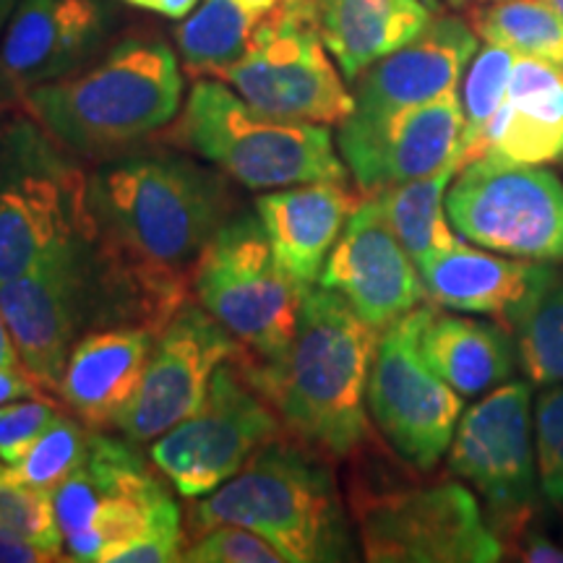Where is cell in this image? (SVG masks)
<instances>
[{"mask_svg": "<svg viewBox=\"0 0 563 563\" xmlns=\"http://www.w3.org/2000/svg\"><path fill=\"white\" fill-rule=\"evenodd\" d=\"M220 173L175 152H129L89 173L100 243L131 269L191 287L214 232L235 214Z\"/></svg>", "mask_w": 563, "mask_h": 563, "instance_id": "1", "label": "cell"}, {"mask_svg": "<svg viewBox=\"0 0 563 563\" xmlns=\"http://www.w3.org/2000/svg\"><path fill=\"white\" fill-rule=\"evenodd\" d=\"M378 334L340 292L313 285L302 295L292 342L277 361L235 355L287 433L329 460H355L371 441L365 402Z\"/></svg>", "mask_w": 563, "mask_h": 563, "instance_id": "2", "label": "cell"}, {"mask_svg": "<svg viewBox=\"0 0 563 563\" xmlns=\"http://www.w3.org/2000/svg\"><path fill=\"white\" fill-rule=\"evenodd\" d=\"M180 100L173 47L154 34H131L81 68L34 87L19 108L74 157H97L165 129Z\"/></svg>", "mask_w": 563, "mask_h": 563, "instance_id": "3", "label": "cell"}, {"mask_svg": "<svg viewBox=\"0 0 563 563\" xmlns=\"http://www.w3.org/2000/svg\"><path fill=\"white\" fill-rule=\"evenodd\" d=\"M217 525H241L264 534L287 563L352 561L355 540L329 456L282 433L214 493L194 498L186 538Z\"/></svg>", "mask_w": 563, "mask_h": 563, "instance_id": "4", "label": "cell"}, {"mask_svg": "<svg viewBox=\"0 0 563 563\" xmlns=\"http://www.w3.org/2000/svg\"><path fill=\"white\" fill-rule=\"evenodd\" d=\"M97 235L89 175L26 112L0 125V285Z\"/></svg>", "mask_w": 563, "mask_h": 563, "instance_id": "5", "label": "cell"}, {"mask_svg": "<svg viewBox=\"0 0 563 563\" xmlns=\"http://www.w3.org/2000/svg\"><path fill=\"white\" fill-rule=\"evenodd\" d=\"M183 141L253 191L316 180H347L329 125L262 115L220 81L201 79L188 95Z\"/></svg>", "mask_w": 563, "mask_h": 563, "instance_id": "6", "label": "cell"}, {"mask_svg": "<svg viewBox=\"0 0 563 563\" xmlns=\"http://www.w3.org/2000/svg\"><path fill=\"white\" fill-rule=\"evenodd\" d=\"M350 504L373 563H493L506 553L475 493L456 481L386 485L361 470Z\"/></svg>", "mask_w": 563, "mask_h": 563, "instance_id": "7", "label": "cell"}, {"mask_svg": "<svg viewBox=\"0 0 563 563\" xmlns=\"http://www.w3.org/2000/svg\"><path fill=\"white\" fill-rule=\"evenodd\" d=\"M191 292L253 363L277 361L287 350L306 295L279 269L258 211H235L214 232L194 269Z\"/></svg>", "mask_w": 563, "mask_h": 563, "instance_id": "8", "label": "cell"}, {"mask_svg": "<svg viewBox=\"0 0 563 563\" xmlns=\"http://www.w3.org/2000/svg\"><path fill=\"white\" fill-rule=\"evenodd\" d=\"M222 79L253 110L277 121L340 125L355 110V97L316 30L313 11L295 0H279L264 13L249 53Z\"/></svg>", "mask_w": 563, "mask_h": 563, "instance_id": "9", "label": "cell"}, {"mask_svg": "<svg viewBox=\"0 0 563 563\" xmlns=\"http://www.w3.org/2000/svg\"><path fill=\"white\" fill-rule=\"evenodd\" d=\"M287 433L277 410L232 352L207 397L178 426L152 441V464L186 498H203L235 477L258 449Z\"/></svg>", "mask_w": 563, "mask_h": 563, "instance_id": "10", "label": "cell"}, {"mask_svg": "<svg viewBox=\"0 0 563 563\" xmlns=\"http://www.w3.org/2000/svg\"><path fill=\"white\" fill-rule=\"evenodd\" d=\"M446 211L464 241L534 264H563V183L543 165L481 157L454 175Z\"/></svg>", "mask_w": 563, "mask_h": 563, "instance_id": "11", "label": "cell"}, {"mask_svg": "<svg viewBox=\"0 0 563 563\" xmlns=\"http://www.w3.org/2000/svg\"><path fill=\"white\" fill-rule=\"evenodd\" d=\"M449 473L483 498L504 548L530 527L540 490L530 384L496 386L462 415L449 446Z\"/></svg>", "mask_w": 563, "mask_h": 563, "instance_id": "12", "label": "cell"}, {"mask_svg": "<svg viewBox=\"0 0 563 563\" xmlns=\"http://www.w3.org/2000/svg\"><path fill=\"white\" fill-rule=\"evenodd\" d=\"M420 306L378 334L368 376V410L391 452L420 473H431L449 452L462 418L454 391L418 347Z\"/></svg>", "mask_w": 563, "mask_h": 563, "instance_id": "13", "label": "cell"}, {"mask_svg": "<svg viewBox=\"0 0 563 563\" xmlns=\"http://www.w3.org/2000/svg\"><path fill=\"white\" fill-rule=\"evenodd\" d=\"M238 350L228 329L191 300L154 340L150 363L115 428L131 443H152L186 420L207 397L211 378Z\"/></svg>", "mask_w": 563, "mask_h": 563, "instance_id": "14", "label": "cell"}, {"mask_svg": "<svg viewBox=\"0 0 563 563\" xmlns=\"http://www.w3.org/2000/svg\"><path fill=\"white\" fill-rule=\"evenodd\" d=\"M462 129V97L454 89L384 121L344 118L336 144L361 194L376 196L399 183L426 178L456 159Z\"/></svg>", "mask_w": 563, "mask_h": 563, "instance_id": "15", "label": "cell"}, {"mask_svg": "<svg viewBox=\"0 0 563 563\" xmlns=\"http://www.w3.org/2000/svg\"><path fill=\"white\" fill-rule=\"evenodd\" d=\"M319 285L340 292L378 332L428 300L418 264L386 222L376 196H365L352 211L323 264Z\"/></svg>", "mask_w": 563, "mask_h": 563, "instance_id": "16", "label": "cell"}, {"mask_svg": "<svg viewBox=\"0 0 563 563\" xmlns=\"http://www.w3.org/2000/svg\"><path fill=\"white\" fill-rule=\"evenodd\" d=\"M110 24L104 0H19L0 37V108L100 55Z\"/></svg>", "mask_w": 563, "mask_h": 563, "instance_id": "17", "label": "cell"}, {"mask_svg": "<svg viewBox=\"0 0 563 563\" xmlns=\"http://www.w3.org/2000/svg\"><path fill=\"white\" fill-rule=\"evenodd\" d=\"M477 40L470 19L435 13L418 37L352 81L355 110L347 118L363 123L384 121L394 112L454 91L477 53Z\"/></svg>", "mask_w": 563, "mask_h": 563, "instance_id": "18", "label": "cell"}, {"mask_svg": "<svg viewBox=\"0 0 563 563\" xmlns=\"http://www.w3.org/2000/svg\"><path fill=\"white\" fill-rule=\"evenodd\" d=\"M357 203L347 180L300 183L256 199L279 269L302 290L319 285L323 264Z\"/></svg>", "mask_w": 563, "mask_h": 563, "instance_id": "19", "label": "cell"}, {"mask_svg": "<svg viewBox=\"0 0 563 563\" xmlns=\"http://www.w3.org/2000/svg\"><path fill=\"white\" fill-rule=\"evenodd\" d=\"M157 334L150 329H97L84 334L63 368L60 402L91 431L115 428L144 378Z\"/></svg>", "mask_w": 563, "mask_h": 563, "instance_id": "20", "label": "cell"}, {"mask_svg": "<svg viewBox=\"0 0 563 563\" xmlns=\"http://www.w3.org/2000/svg\"><path fill=\"white\" fill-rule=\"evenodd\" d=\"M548 264L456 243L418 264L426 298L456 313L496 316L504 327L543 277Z\"/></svg>", "mask_w": 563, "mask_h": 563, "instance_id": "21", "label": "cell"}, {"mask_svg": "<svg viewBox=\"0 0 563 563\" xmlns=\"http://www.w3.org/2000/svg\"><path fill=\"white\" fill-rule=\"evenodd\" d=\"M481 157L522 165L563 159V68L517 55L506 102L483 133Z\"/></svg>", "mask_w": 563, "mask_h": 563, "instance_id": "22", "label": "cell"}, {"mask_svg": "<svg viewBox=\"0 0 563 563\" xmlns=\"http://www.w3.org/2000/svg\"><path fill=\"white\" fill-rule=\"evenodd\" d=\"M435 13L422 0H316L313 19L323 45L347 81L412 42Z\"/></svg>", "mask_w": 563, "mask_h": 563, "instance_id": "23", "label": "cell"}, {"mask_svg": "<svg viewBox=\"0 0 563 563\" xmlns=\"http://www.w3.org/2000/svg\"><path fill=\"white\" fill-rule=\"evenodd\" d=\"M418 347L422 361L462 397L488 394L517 368V344L504 327L431 306H420Z\"/></svg>", "mask_w": 563, "mask_h": 563, "instance_id": "24", "label": "cell"}, {"mask_svg": "<svg viewBox=\"0 0 563 563\" xmlns=\"http://www.w3.org/2000/svg\"><path fill=\"white\" fill-rule=\"evenodd\" d=\"M456 173H460V162L452 159L426 178L399 183L376 194L386 222L397 232L415 264H420L431 253L454 249L460 243L446 211V191Z\"/></svg>", "mask_w": 563, "mask_h": 563, "instance_id": "25", "label": "cell"}, {"mask_svg": "<svg viewBox=\"0 0 563 563\" xmlns=\"http://www.w3.org/2000/svg\"><path fill=\"white\" fill-rule=\"evenodd\" d=\"M264 13L238 0H203L175 26L183 66L194 76H220L249 53L253 32Z\"/></svg>", "mask_w": 563, "mask_h": 563, "instance_id": "26", "label": "cell"}, {"mask_svg": "<svg viewBox=\"0 0 563 563\" xmlns=\"http://www.w3.org/2000/svg\"><path fill=\"white\" fill-rule=\"evenodd\" d=\"M519 365L532 384L563 382V269L548 264L509 327Z\"/></svg>", "mask_w": 563, "mask_h": 563, "instance_id": "27", "label": "cell"}, {"mask_svg": "<svg viewBox=\"0 0 563 563\" xmlns=\"http://www.w3.org/2000/svg\"><path fill=\"white\" fill-rule=\"evenodd\" d=\"M477 37L563 68V16L548 0H496L470 11Z\"/></svg>", "mask_w": 563, "mask_h": 563, "instance_id": "28", "label": "cell"}, {"mask_svg": "<svg viewBox=\"0 0 563 563\" xmlns=\"http://www.w3.org/2000/svg\"><path fill=\"white\" fill-rule=\"evenodd\" d=\"M514 60H517V55L511 51L498 45H488V42H485V47H481V51L473 55V60H470L460 95L464 112L462 141L460 152H456L460 170L464 165L477 159L483 133L490 125L493 118H496V112L501 110V104L506 102Z\"/></svg>", "mask_w": 563, "mask_h": 563, "instance_id": "29", "label": "cell"}, {"mask_svg": "<svg viewBox=\"0 0 563 563\" xmlns=\"http://www.w3.org/2000/svg\"><path fill=\"white\" fill-rule=\"evenodd\" d=\"M91 441V428L79 418L60 415L47 428V433L21 456L19 462L5 464L0 477L30 485V488L53 493L79 464L87 460Z\"/></svg>", "mask_w": 563, "mask_h": 563, "instance_id": "30", "label": "cell"}, {"mask_svg": "<svg viewBox=\"0 0 563 563\" xmlns=\"http://www.w3.org/2000/svg\"><path fill=\"white\" fill-rule=\"evenodd\" d=\"M532 433L540 490L551 504H563V382L540 389L534 399Z\"/></svg>", "mask_w": 563, "mask_h": 563, "instance_id": "31", "label": "cell"}, {"mask_svg": "<svg viewBox=\"0 0 563 563\" xmlns=\"http://www.w3.org/2000/svg\"><path fill=\"white\" fill-rule=\"evenodd\" d=\"M0 527L19 532L53 553H63V538L55 522L53 496L0 477ZM66 561V555H63Z\"/></svg>", "mask_w": 563, "mask_h": 563, "instance_id": "32", "label": "cell"}, {"mask_svg": "<svg viewBox=\"0 0 563 563\" xmlns=\"http://www.w3.org/2000/svg\"><path fill=\"white\" fill-rule=\"evenodd\" d=\"M186 563H282L285 555L264 534L241 525H217L183 551Z\"/></svg>", "mask_w": 563, "mask_h": 563, "instance_id": "33", "label": "cell"}, {"mask_svg": "<svg viewBox=\"0 0 563 563\" xmlns=\"http://www.w3.org/2000/svg\"><path fill=\"white\" fill-rule=\"evenodd\" d=\"M60 415V405L45 397H26L0 405V462H19Z\"/></svg>", "mask_w": 563, "mask_h": 563, "instance_id": "34", "label": "cell"}, {"mask_svg": "<svg viewBox=\"0 0 563 563\" xmlns=\"http://www.w3.org/2000/svg\"><path fill=\"white\" fill-rule=\"evenodd\" d=\"M186 551V532H183V519L173 517L165 522L154 525L150 532L131 540L129 545L118 548L110 561L118 563H173L183 561Z\"/></svg>", "mask_w": 563, "mask_h": 563, "instance_id": "35", "label": "cell"}, {"mask_svg": "<svg viewBox=\"0 0 563 563\" xmlns=\"http://www.w3.org/2000/svg\"><path fill=\"white\" fill-rule=\"evenodd\" d=\"M63 561V555L47 551L32 540L21 538L19 532L0 527V563H47Z\"/></svg>", "mask_w": 563, "mask_h": 563, "instance_id": "36", "label": "cell"}, {"mask_svg": "<svg viewBox=\"0 0 563 563\" xmlns=\"http://www.w3.org/2000/svg\"><path fill=\"white\" fill-rule=\"evenodd\" d=\"M514 548L519 561H532V563H563V548L555 545L553 540H548L543 532H534L527 527V530L519 534L517 540L509 545ZM506 548V551H509Z\"/></svg>", "mask_w": 563, "mask_h": 563, "instance_id": "37", "label": "cell"}, {"mask_svg": "<svg viewBox=\"0 0 563 563\" xmlns=\"http://www.w3.org/2000/svg\"><path fill=\"white\" fill-rule=\"evenodd\" d=\"M40 389L24 371H0V405L16 402V399L40 397Z\"/></svg>", "mask_w": 563, "mask_h": 563, "instance_id": "38", "label": "cell"}, {"mask_svg": "<svg viewBox=\"0 0 563 563\" xmlns=\"http://www.w3.org/2000/svg\"><path fill=\"white\" fill-rule=\"evenodd\" d=\"M0 371H24L19 361V350L9 332V323L3 319V311H0Z\"/></svg>", "mask_w": 563, "mask_h": 563, "instance_id": "39", "label": "cell"}, {"mask_svg": "<svg viewBox=\"0 0 563 563\" xmlns=\"http://www.w3.org/2000/svg\"><path fill=\"white\" fill-rule=\"evenodd\" d=\"M196 5H199V0H162L159 13L167 19H186Z\"/></svg>", "mask_w": 563, "mask_h": 563, "instance_id": "40", "label": "cell"}, {"mask_svg": "<svg viewBox=\"0 0 563 563\" xmlns=\"http://www.w3.org/2000/svg\"><path fill=\"white\" fill-rule=\"evenodd\" d=\"M19 0H0V37H3L5 26H9V21L13 16V11H16Z\"/></svg>", "mask_w": 563, "mask_h": 563, "instance_id": "41", "label": "cell"}, {"mask_svg": "<svg viewBox=\"0 0 563 563\" xmlns=\"http://www.w3.org/2000/svg\"><path fill=\"white\" fill-rule=\"evenodd\" d=\"M238 3L245 5V9L256 11V13H266V11H272L279 0H238Z\"/></svg>", "mask_w": 563, "mask_h": 563, "instance_id": "42", "label": "cell"}, {"mask_svg": "<svg viewBox=\"0 0 563 563\" xmlns=\"http://www.w3.org/2000/svg\"><path fill=\"white\" fill-rule=\"evenodd\" d=\"M125 3L136 5V9H146V11H157L159 13L162 0H125Z\"/></svg>", "mask_w": 563, "mask_h": 563, "instance_id": "43", "label": "cell"}, {"mask_svg": "<svg viewBox=\"0 0 563 563\" xmlns=\"http://www.w3.org/2000/svg\"><path fill=\"white\" fill-rule=\"evenodd\" d=\"M443 3H446L452 11H464L473 5V0H443Z\"/></svg>", "mask_w": 563, "mask_h": 563, "instance_id": "44", "label": "cell"}, {"mask_svg": "<svg viewBox=\"0 0 563 563\" xmlns=\"http://www.w3.org/2000/svg\"><path fill=\"white\" fill-rule=\"evenodd\" d=\"M548 3H551V5H553V9H555V11H559V13H561V16H563V0H548Z\"/></svg>", "mask_w": 563, "mask_h": 563, "instance_id": "45", "label": "cell"}, {"mask_svg": "<svg viewBox=\"0 0 563 563\" xmlns=\"http://www.w3.org/2000/svg\"><path fill=\"white\" fill-rule=\"evenodd\" d=\"M295 3H300V5H306L308 11H313V5H316V0H295Z\"/></svg>", "mask_w": 563, "mask_h": 563, "instance_id": "46", "label": "cell"}, {"mask_svg": "<svg viewBox=\"0 0 563 563\" xmlns=\"http://www.w3.org/2000/svg\"><path fill=\"white\" fill-rule=\"evenodd\" d=\"M422 3H428V5H431V9H433V11H441L439 0H422Z\"/></svg>", "mask_w": 563, "mask_h": 563, "instance_id": "47", "label": "cell"}, {"mask_svg": "<svg viewBox=\"0 0 563 563\" xmlns=\"http://www.w3.org/2000/svg\"><path fill=\"white\" fill-rule=\"evenodd\" d=\"M477 3H496V0H477Z\"/></svg>", "mask_w": 563, "mask_h": 563, "instance_id": "48", "label": "cell"}, {"mask_svg": "<svg viewBox=\"0 0 563 563\" xmlns=\"http://www.w3.org/2000/svg\"><path fill=\"white\" fill-rule=\"evenodd\" d=\"M3 470H5V467H3V462H0V473H3Z\"/></svg>", "mask_w": 563, "mask_h": 563, "instance_id": "49", "label": "cell"}]
</instances>
